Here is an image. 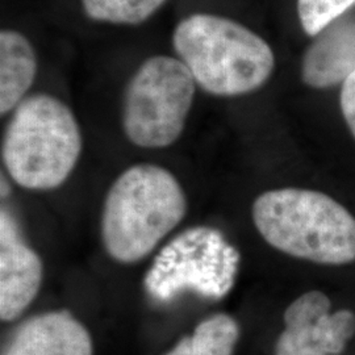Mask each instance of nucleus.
Segmentation results:
<instances>
[{
    "instance_id": "f257e3e1",
    "label": "nucleus",
    "mask_w": 355,
    "mask_h": 355,
    "mask_svg": "<svg viewBox=\"0 0 355 355\" xmlns=\"http://www.w3.org/2000/svg\"><path fill=\"white\" fill-rule=\"evenodd\" d=\"M170 45L198 89L216 98H237L262 89L277 66L275 53L261 35L209 11L182 16L171 29Z\"/></svg>"
},
{
    "instance_id": "f03ea898",
    "label": "nucleus",
    "mask_w": 355,
    "mask_h": 355,
    "mask_svg": "<svg viewBox=\"0 0 355 355\" xmlns=\"http://www.w3.org/2000/svg\"><path fill=\"white\" fill-rule=\"evenodd\" d=\"M10 114L1 139L7 174L26 190H53L64 184L83 149L71 107L51 92H33Z\"/></svg>"
},
{
    "instance_id": "7ed1b4c3",
    "label": "nucleus",
    "mask_w": 355,
    "mask_h": 355,
    "mask_svg": "<svg viewBox=\"0 0 355 355\" xmlns=\"http://www.w3.org/2000/svg\"><path fill=\"white\" fill-rule=\"evenodd\" d=\"M186 211L184 191L167 168L154 164L130 166L114 180L104 200V249L117 262H139L177 227Z\"/></svg>"
},
{
    "instance_id": "20e7f679",
    "label": "nucleus",
    "mask_w": 355,
    "mask_h": 355,
    "mask_svg": "<svg viewBox=\"0 0 355 355\" xmlns=\"http://www.w3.org/2000/svg\"><path fill=\"white\" fill-rule=\"evenodd\" d=\"M253 221L263 240L282 253L321 265L355 261V218L318 191L279 189L253 204Z\"/></svg>"
},
{
    "instance_id": "39448f33",
    "label": "nucleus",
    "mask_w": 355,
    "mask_h": 355,
    "mask_svg": "<svg viewBox=\"0 0 355 355\" xmlns=\"http://www.w3.org/2000/svg\"><path fill=\"white\" fill-rule=\"evenodd\" d=\"M189 69L173 53H154L133 69L120 101L127 140L141 149H166L184 132L196 92Z\"/></svg>"
},
{
    "instance_id": "423d86ee",
    "label": "nucleus",
    "mask_w": 355,
    "mask_h": 355,
    "mask_svg": "<svg viewBox=\"0 0 355 355\" xmlns=\"http://www.w3.org/2000/svg\"><path fill=\"white\" fill-rule=\"evenodd\" d=\"M239 261V252L221 232L209 227L186 229L157 254L144 287L161 303L183 291L218 300L233 287Z\"/></svg>"
},
{
    "instance_id": "0eeeda50",
    "label": "nucleus",
    "mask_w": 355,
    "mask_h": 355,
    "mask_svg": "<svg viewBox=\"0 0 355 355\" xmlns=\"http://www.w3.org/2000/svg\"><path fill=\"white\" fill-rule=\"evenodd\" d=\"M330 299L309 291L284 312L286 329L275 345V355H338L354 337L355 315L349 309L330 313Z\"/></svg>"
},
{
    "instance_id": "6e6552de",
    "label": "nucleus",
    "mask_w": 355,
    "mask_h": 355,
    "mask_svg": "<svg viewBox=\"0 0 355 355\" xmlns=\"http://www.w3.org/2000/svg\"><path fill=\"white\" fill-rule=\"evenodd\" d=\"M44 277L42 261L23 241L7 211L0 215V318L12 321L36 299Z\"/></svg>"
},
{
    "instance_id": "1a4fd4ad",
    "label": "nucleus",
    "mask_w": 355,
    "mask_h": 355,
    "mask_svg": "<svg viewBox=\"0 0 355 355\" xmlns=\"http://www.w3.org/2000/svg\"><path fill=\"white\" fill-rule=\"evenodd\" d=\"M305 49L300 76L305 86L324 89L343 85L355 73V15L325 26Z\"/></svg>"
},
{
    "instance_id": "9d476101",
    "label": "nucleus",
    "mask_w": 355,
    "mask_h": 355,
    "mask_svg": "<svg viewBox=\"0 0 355 355\" xmlns=\"http://www.w3.org/2000/svg\"><path fill=\"white\" fill-rule=\"evenodd\" d=\"M85 325L67 311L28 318L10 337L1 355H92Z\"/></svg>"
},
{
    "instance_id": "9b49d317",
    "label": "nucleus",
    "mask_w": 355,
    "mask_h": 355,
    "mask_svg": "<svg viewBox=\"0 0 355 355\" xmlns=\"http://www.w3.org/2000/svg\"><path fill=\"white\" fill-rule=\"evenodd\" d=\"M40 58L35 42L20 29L0 31V114H10L31 95L37 80Z\"/></svg>"
},
{
    "instance_id": "f8f14e48",
    "label": "nucleus",
    "mask_w": 355,
    "mask_h": 355,
    "mask_svg": "<svg viewBox=\"0 0 355 355\" xmlns=\"http://www.w3.org/2000/svg\"><path fill=\"white\" fill-rule=\"evenodd\" d=\"M89 23L114 28H136L150 21L168 0H78Z\"/></svg>"
},
{
    "instance_id": "ddd939ff",
    "label": "nucleus",
    "mask_w": 355,
    "mask_h": 355,
    "mask_svg": "<svg viewBox=\"0 0 355 355\" xmlns=\"http://www.w3.org/2000/svg\"><path fill=\"white\" fill-rule=\"evenodd\" d=\"M240 337L237 321L225 313L203 320L191 336L193 355H233Z\"/></svg>"
},
{
    "instance_id": "4468645a",
    "label": "nucleus",
    "mask_w": 355,
    "mask_h": 355,
    "mask_svg": "<svg viewBox=\"0 0 355 355\" xmlns=\"http://www.w3.org/2000/svg\"><path fill=\"white\" fill-rule=\"evenodd\" d=\"M354 7L355 0H296L300 26L311 37Z\"/></svg>"
},
{
    "instance_id": "2eb2a0df",
    "label": "nucleus",
    "mask_w": 355,
    "mask_h": 355,
    "mask_svg": "<svg viewBox=\"0 0 355 355\" xmlns=\"http://www.w3.org/2000/svg\"><path fill=\"white\" fill-rule=\"evenodd\" d=\"M340 104L343 119L355 139V73L345 80L341 87Z\"/></svg>"
},
{
    "instance_id": "dca6fc26",
    "label": "nucleus",
    "mask_w": 355,
    "mask_h": 355,
    "mask_svg": "<svg viewBox=\"0 0 355 355\" xmlns=\"http://www.w3.org/2000/svg\"><path fill=\"white\" fill-rule=\"evenodd\" d=\"M165 355H193L192 345H191V337H184L175 345L173 350H170Z\"/></svg>"
}]
</instances>
